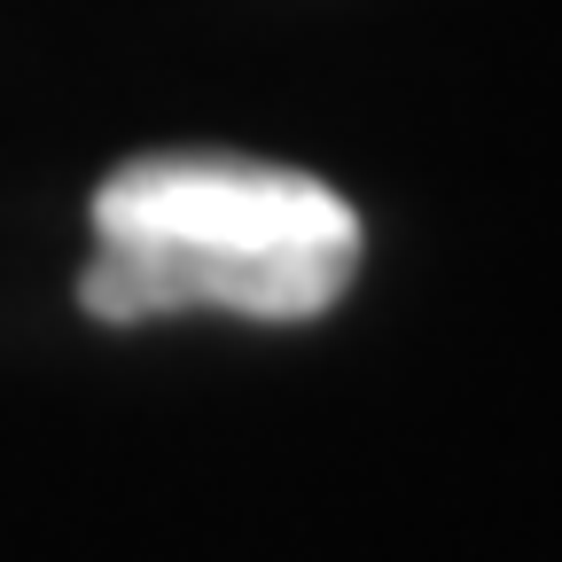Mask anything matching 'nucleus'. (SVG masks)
<instances>
[{"instance_id":"f257e3e1","label":"nucleus","mask_w":562,"mask_h":562,"mask_svg":"<svg viewBox=\"0 0 562 562\" xmlns=\"http://www.w3.org/2000/svg\"><path fill=\"white\" fill-rule=\"evenodd\" d=\"M360 273V211L328 180L227 157L165 149L133 157L94 188V258L79 305L110 328L157 313L313 321Z\"/></svg>"}]
</instances>
